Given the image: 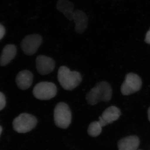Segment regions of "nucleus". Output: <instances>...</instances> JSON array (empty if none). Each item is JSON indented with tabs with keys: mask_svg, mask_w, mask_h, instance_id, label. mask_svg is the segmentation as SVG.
I'll list each match as a JSON object with an SVG mask.
<instances>
[{
	"mask_svg": "<svg viewBox=\"0 0 150 150\" xmlns=\"http://www.w3.org/2000/svg\"><path fill=\"white\" fill-rule=\"evenodd\" d=\"M142 81L139 76L134 73H129L125 76L121 85V91L124 96H129L139 91L142 88Z\"/></svg>",
	"mask_w": 150,
	"mask_h": 150,
	"instance_id": "nucleus-6",
	"label": "nucleus"
},
{
	"mask_svg": "<svg viewBox=\"0 0 150 150\" xmlns=\"http://www.w3.org/2000/svg\"><path fill=\"white\" fill-rule=\"evenodd\" d=\"M112 88L108 83L101 81L97 83L87 94L86 100L90 105H93L100 101L107 102L112 98Z\"/></svg>",
	"mask_w": 150,
	"mask_h": 150,
	"instance_id": "nucleus-1",
	"label": "nucleus"
},
{
	"mask_svg": "<svg viewBox=\"0 0 150 150\" xmlns=\"http://www.w3.org/2000/svg\"><path fill=\"white\" fill-rule=\"evenodd\" d=\"M102 127L99 121H93L90 124L88 133L91 137H97L101 133Z\"/></svg>",
	"mask_w": 150,
	"mask_h": 150,
	"instance_id": "nucleus-15",
	"label": "nucleus"
},
{
	"mask_svg": "<svg viewBox=\"0 0 150 150\" xmlns=\"http://www.w3.org/2000/svg\"><path fill=\"white\" fill-rule=\"evenodd\" d=\"M145 41L146 43L150 44V28L149 30L147 32L145 38Z\"/></svg>",
	"mask_w": 150,
	"mask_h": 150,
	"instance_id": "nucleus-18",
	"label": "nucleus"
},
{
	"mask_svg": "<svg viewBox=\"0 0 150 150\" xmlns=\"http://www.w3.org/2000/svg\"><path fill=\"white\" fill-rule=\"evenodd\" d=\"M121 115L119 108L112 105L106 108L103 112L101 117L107 125L118 120Z\"/></svg>",
	"mask_w": 150,
	"mask_h": 150,
	"instance_id": "nucleus-14",
	"label": "nucleus"
},
{
	"mask_svg": "<svg viewBox=\"0 0 150 150\" xmlns=\"http://www.w3.org/2000/svg\"><path fill=\"white\" fill-rule=\"evenodd\" d=\"M75 23V31L79 34L85 32L88 24V18L85 13L81 10L74 12L73 19Z\"/></svg>",
	"mask_w": 150,
	"mask_h": 150,
	"instance_id": "nucleus-9",
	"label": "nucleus"
},
{
	"mask_svg": "<svg viewBox=\"0 0 150 150\" xmlns=\"http://www.w3.org/2000/svg\"><path fill=\"white\" fill-rule=\"evenodd\" d=\"M16 81L19 88L22 90H25L29 88L32 84L33 75L29 71L23 70L17 75Z\"/></svg>",
	"mask_w": 150,
	"mask_h": 150,
	"instance_id": "nucleus-10",
	"label": "nucleus"
},
{
	"mask_svg": "<svg viewBox=\"0 0 150 150\" xmlns=\"http://www.w3.org/2000/svg\"><path fill=\"white\" fill-rule=\"evenodd\" d=\"M58 79L63 88L71 91L80 84L82 79L79 72L71 71L68 67L62 66L58 71Z\"/></svg>",
	"mask_w": 150,
	"mask_h": 150,
	"instance_id": "nucleus-2",
	"label": "nucleus"
},
{
	"mask_svg": "<svg viewBox=\"0 0 150 150\" xmlns=\"http://www.w3.org/2000/svg\"><path fill=\"white\" fill-rule=\"evenodd\" d=\"M55 124L59 128L66 129L71 122L72 114L69 105L64 102L59 103L54 110Z\"/></svg>",
	"mask_w": 150,
	"mask_h": 150,
	"instance_id": "nucleus-3",
	"label": "nucleus"
},
{
	"mask_svg": "<svg viewBox=\"0 0 150 150\" xmlns=\"http://www.w3.org/2000/svg\"><path fill=\"white\" fill-rule=\"evenodd\" d=\"M148 118H149V121L150 122V107L149 108L148 110Z\"/></svg>",
	"mask_w": 150,
	"mask_h": 150,
	"instance_id": "nucleus-19",
	"label": "nucleus"
},
{
	"mask_svg": "<svg viewBox=\"0 0 150 150\" xmlns=\"http://www.w3.org/2000/svg\"><path fill=\"white\" fill-rule=\"evenodd\" d=\"M139 144L140 140L138 137L129 136L118 141V150H137Z\"/></svg>",
	"mask_w": 150,
	"mask_h": 150,
	"instance_id": "nucleus-11",
	"label": "nucleus"
},
{
	"mask_svg": "<svg viewBox=\"0 0 150 150\" xmlns=\"http://www.w3.org/2000/svg\"><path fill=\"white\" fill-rule=\"evenodd\" d=\"M36 69L39 74L46 75L54 71L55 62L53 59L48 56L40 55L36 59Z\"/></svg>",
	"mask_w": 150,
	"mask_h": 150,
	"instance_id": "nucleus-8",
	"label": "nucleus"
},
{
	"mask_svg": "<svg viewBox=\"0 0 150 150\" xmlns=\"http://www.w3.org/2000/svg\"><path fill=\"white\" fill-rule=\"evenodd\" d=\"M6 99L5 96L2 93L0 92V110H2L5 107Z\"/></svg>",
	"mask_w": 150,
	"mask_h": 150,
	"instance_id": "nucleus-16",
	"label": "nucleus"
},
{
	"mask_svg": "<svg viewBox=\"0 0 150 150\" xmlns=\"http://www.w3.org/2000/svg\"><path fill=\"white\" fill-rule=\"evenodd\" d=\"M6 33V29L4 26L0 23V40L2 39Z\"/></svg>",
	"mask_w": 150,
	"mask_h": 150,
	"instance_id": "nucleus-17",
	"label": "nucleus"
},
{
	"mask_svg": "<svg viewBox=\"0 0 150 150\" xmlns=\"http://www.w3.org/2000/svg\"><path fill=\"white\" fill-rule=\"evenodd\" d=\"M42 43V38L39 34L25 36L22 40L21 47L24 54L31 56L36 53Z\"/></svg>",
	"mask_w": 150,
	"mask_h": 150,
	"instance_id": "nucleus-7",
	"label": "nucleus"
},
{
	"mask_svg": "<svg viewBox=\"0 0 150 150\" xmlns=\"http://www.w3.org/2000/svg\"><path fill=\"white\" fill-rule=\"evenodd\" d=\"M37 123L35 116L27 113L20 114L13 120L14 129L19 133H25L34 129Z\"/></svg>",
	"mask_w": 150,
	"mask_h": 150,
	"instance_id": "nucleus-4",
	"label": "nucleus"
},
{
	"mask_svg": "<svg viewBox=\"0 0 150 150\" xmlns=\"http://www.w3.org/2000/svg\"><path fill=\"white\" fill-rule=\"evenodd\" d=\"M58 10L62 13L69 21H72L74 12V4L68 0H58L56 5Z\"/></svg>",
	"mask_w": 150,
	"mask_h": 150,
	"instance_id": "nucleus-13",
	"label": "nucleus"
},
{
	"mask_svg": "<svg viewBox=\"0 0 150 150\" xmlns=\"http://www.w3.org/2000/svg\"><path fill=\"white\" fill-rule=\"evenodd\" d=\"M17 49L15 45L8 44L3 48L0 56V65L4 67L9 64L16 56Z\"/></svg>",
	"mask_w": 150,
	"mask_h": 150,
	"instance_id": "nucleus-12",
	"label": "nucleus"
},
{
	"mask_svg": "<svg viewBox=\"0 0 150 150\" xmlns=\"http://www.w3.org/2000/svg\"><path fill=\"white\" fill-rule=\"evenodd\" d=\"M2 132V128L1 126H0V136H1Z\"/></svg>",
	"mask_w": 150,
	"mask_h": 150,
	"instance_id": "nucleus-20",
	"label": "nucleus"
},
{
	"mask_svg": "<svg viewBox=\"0 0 150 150\" xmlns=\"http://www.w3.org/2000/svg\"><path fill=\"white\" fill-rule=\"evenodd\" d=\"M57 88L55 84L44 81L37 84L33 89V93L35 98L40 100H48L55 97Z\"/></svg>",
	"mask_w": 150,
	"mask_h": 150,
	"instance_id": "nucleus-5",
	"label": "nucleus"
}]
</instances>
